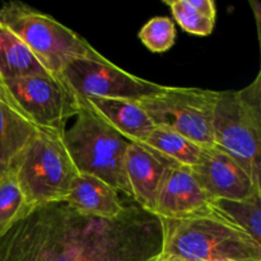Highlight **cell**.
Masks as SVG:
<instances>
[{
	"label": "cell",
	"mask_w": 261,
	"mask_h": 261,
	"mask_svg": "<svg viewBox=\"0 0 261 261\" xmlns=\"http://www.w3.org/2000/svg\"><path fill=\"white\" fill-rule=\"evenodd\" d=\"M162 250L160 218L138 204L107 219L50 203L0 237V261H157Z\"/></svg>",
	"instance_id": "obj_1"
},
{
	"label": "cell",
	"mask_w": 261,
	"mask_h": 261,
	"mask_svg": "<svg viewBox=\"0 0 261 261\" xmlns=\"http://www.w3.org/2000/svg\"><path fill=\"white\" fill-rule=\"evenodd\" d=\"M160 221L165 255L198 261H261V244L213 206L188 218Z\"/></svg>",
	"instance_id": "obj_2"
},
{
	"label": "cell",
	"mask_w": 261,
	"mask_h": 261,
	"mask_svg": "<svg viewBox=\"0 0 261 261\" xmlns=\"http://www.w3.org/2000/svg\"><path fill=\"white\" fill-rule=\"evenodd\" d=\"M65 129L38 130L10 170L24 194L30 212L64 201L79 173L64 143Z\"/></svg>",
	"instance_id": "obj_3"
},
{
	"label": "cell",
	"mask_w": 261,
	"mask_h": 261,
	"mask_svg": "<svg viewBox=\"0 0 261 261\" xmlns=\"http://www.w3.org/2000/svg\"><path fill=\"white\" fill-rule=\"evenodd\" d=\"M213 132L216 147L239 161L261 185V73L240 91L219 92Z\"/></svg>",
	"instance_id": "obj_4"
},
{
	"label": "cell",
	"mask_w": 261,
	"mask_h": 261,
	"mask_svg": "<svg viewBox=\"0 0 261 261\" xmlns=\"http://www.w3.org/2000/svg\"><path fill=\"white\" fill-rule=\"evenodd\" d=\"M64 143L79 173H88L132 198L125 172L130 142L82 103L75 121L64 132Z\"/></svg>",
	"instance_id": "obj_5"
},
{
	"label": "cell",
	"mask_w": 261,
	"mask_h": 261,
	"mask_svg": "<svg viewBox=\"0 0 261 261\" xmlns=\"http://www.w3.org/2000/svg\"><path fill=\"white\" fill-rule=\"evenodd\" d=\"M0 22L15 33L50 73L60 75L70 59H96L101 54L81 35L51 15L20 2L0 7Z\"/></svg>",
	"instance_id": "obj_6"
},
{
	"label": "cell",
	"mask_w": 261,
	"mask_h": 261,
	"mask_svg": "<svg viewBox=\"0 0 261 261\" xmlns=\"http://www.w3.org/2000/svg\"><path fill=\"white\" fill-rule=\"evenodd\" d=\"M218 91L165 87L162 92L137 101L154 126L178 133L201 148L214 147L213 117Z\"/></svg>",
	"instance_id": "obj_7"
},
{
	"label": "cell",
	"mask_w": 261,
	"mask_h": 261,
	"mask_svg": "<svg viewBox=\"0 0 261 261\" xmlns=\"http://www.w3.org/2000/svg\"><path fill=\"white\" fill-rule=\"evenodd\" d=\"M12 106L37 129H61L82 103L61 75L46 73L2 82Z\"/></svg>",
	"instance_id": "obj_8"
},
{
	"label": "cell",
	"mask_w": 261,
	"mask_h": 261,
	"mask_svg": "<svg viewBox=\"0 0 261 261\" xmlns=\"http://www.w3.org/2000/svg\"><path fill=\"white\" fill-rule=\"evenodd\" d=\"M60 75L79 101L87 97L140 101L165 89V86L127 73L102 55L96 59H70Z\"/></svg>",
	"instance_id": "obj_9"
},
{
	"label": "cell",
	"mask_w": 261,
	"mask_h": 261,
	"mask_svg": "<svg viewBox=\"0 0 261 261\" xmlns=\"http://www.w3.org/2000/svg\"><path fill=\"white\" fill-rule=\"evenodd\" d=\"M191 171L212 200H247L261 195V185L252 180L244 166L216 145L204 148Z\"/></svg>",
	"instance_id": "obj_10"
},
{
	"label": "cell",
	"mask_w": 261,
	"mask_h": 261,
	"mask_svg": "<svg viewBox=\"0 0 261 261\" xmlns=\"http://www.w3.org/2000/svg\"><path fill=\"white\" fill-rule=\"evenodd\" d=\"M212 203L190 167L171 166L158 191L153 214L160 219L188 218L208 212Z\"/></svg>",
	"instance_id": "obj_11"
},
{
	"label": "cell",
	"mask_w": 261,
	"mask_h": 261,
	"mask_svg": "<svg viewBox=\"0 0 261 261\" xmlns=\"http://www.w3.org/2000/svg\"><path fill=\"white\" fill-rule=\"evenodd\" d=\"M171 166L175 165L149 148L130 143L126 150L125 172L135 204L150 213L154 212L158 191Z\"/></svg>",
	"instance_id": "obj_12"
},
{
	"label": "cell",
	"mask_w": 261,
	"mask_h": 261,
	"mask_svg": "<svg viewBox=\"0 0 261 261\" xmlns=\"http://www.w3.org/2000/svg\"><path fill=\"white\" fill-rule=\"evenodd\" d=\"M130 143L144 142L154 129L150 117L137 101L87 97L79 101Z\"/></svg>",
	"instance_id": "obj_13"
},
{
	"label": "cell",
	"mask_w": 261,
	"mask_h": 261,
	"mask_svg": "<svg viewBox=\"0 0 261 261\" xmlns=\"http://www.w3.org/2000/svg\"><path fill=\"white\" fill-rule=\"evenodd\" d=\"M64 203L83 216L107 219L117 217L125 208L119 191L88 173L75 176Z\"/></svg>",
	"instance_id": "obj_14"
},
{
	"label": "cell",
	"mask_w": 261,
	"mask_h": 261,
	"mask_svg": "<svg viewBox=\"0 0 261 261\" xmlns=\"http://www.w3.org/2000/svg\"><path fill=\"white\" fill-rule=\"evenodd\" d=\"M38 130L12 106L0 83V176L12 170Z\"/></svg>",
	"instance_id": "obj_15"
},
{
	"label": "cell",
	"mask_w": 261,
	"mask_h": 261,
	"mask_svg": "<svg viewBox=\"0 0 261 261\" xmlns=\"http://www.w3.org/2000/svg\"><path fill=\"white\" fill-rule=\"evenodd\" d=\"M46 73L50 71L33 55L28 46L0 22V81Z\"/></svg>",
	"instance_id": "obj_16"
},
{
	"label": "cell",
	"mask_w": 261,
	"mask_h": 261,
	"mask_svg": "<svg viewBox=\"0 0 261 261\" xmlns=\"http://www.w3.org/2000/svg\"><path fill=\"white\" fill-rule=\"evenodd\" d=\"M139 144L162 155L172 165L190 168L198 163L204 150V148L191 142L184 135L158 126H155L149 137Z\"/></svg>",
	"instance_id": "obj_17"
},
{
	"label": "cell",
	"mask_w": 261,
	"mask_h": 261,
	"mask_svg": "<svg viewBox=\"0 0 261 261\" xmlns=\"http://www.w3.org/2000/svg\"><path fill=\"white\" fill-rule=\"evenodd\" d=\"M173 18L185 32L209 36L214 30L217 8L213 0H166Z\"/></svg>",
	"instance_id": "obj_18"
},
{
	"label": "cell",
	"mask_w": 261,
	"mask_h": 261,
	"mask_svg": "<svg viewBox=\"0 0 261 261\" xmlns=\"http://www.w3.org/2000/svg\"><path fill=\"white\" fill-rule=\"evenodd\" d=\"M212 206L237 228L261 244V195L247 200H213Z\"/></svg>",
	"instance_id": "obj_19"
},
{
	"label": "cell",
	"mask_w": 261,
	"mask_h": 261,
	"mask_svg": "<svg viewBox=\"0 0 261 261\" xmlns=\"http://www.w3.org/2000/svg\"><path fill=\"white\" fill-rule=\"evenodd\" d=\"M30 213L24 194L12 171L0 176V237Z\"/></svg>",
	"instance_id": "obj_20"
},
{
	"label": "cell",
	"mask_w": 261,
	"mask_h": 261,
	"mask_svg": "<svg viewBox=\"0 0 261 261\" xmlns=\"http://www.w3.org/2000/svg\"><path fill=\"white\" fill-rule=\"evenodd\" d=\"M138 37L152 53H166L175 45V23L168 17H154L143 25Z\"/></svg>",
	"instance_id": "obj_21"
}]
</instances>
